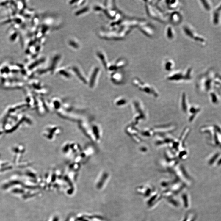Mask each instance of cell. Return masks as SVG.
Listing matches in <instances>:
<instances>
[{"label":"cell","mask_w":221,"mask_h":221,"mask_svg":"<svg viewBox=\"0 0 221 221\" xmlns=\"http://www.w3.org/2000/svg\"><path fill=\"white\" fill-rule=\"evenodd\" d=\"M192 68L188 67L184 70H176L171 72L167 77V79L175 82L188 81L191 79Z\"/></svg>","instance_id":"obj_1"},{"label":"cell","mask_w":221,"mask_h":221,"mask_svg":"<svg viewBox=\"0 0 221 221\" xmlns=\"http://www.w3.org/2000/svg\"><path fill=\"white\" fill-rule=\"evenodd\" d=\"M62 151L64 154L78 155L82 149L79 144L76 142H67L64 144L62 147Z\"/></svg>","instance_id":"obj_2"},{"label":"cell","mask_w":221,"mask_h":221,"mask_svg":"<svg viewBox=\"0 0 221 221\" xmlns=\"http://www.w3.org/2000/svg\"><path fill=\"white\" fill-rule=\"evenodd\" d=\"M182 30L184 34L191 40H194L196 42H198V43H203L204 42V39L198 35V34L196 33V32L192 28L190 25L188 24H185L183 25Z\"/></svg>","instance_id":"obj_3"},{"label":"cell","mask_w":221,"mask_h":221,"mask_svg":"<svg viewBox=\"0 0 221 221\" xmlns=\"http://www.w3.org/2000/svg\"><path fill=\"white\" fill-rule=\"evenodd\" d=\"M62 129L56 125H50L47 126L44 131L45 137L50 140H54L57 136L61 134Z\"/></svg>","instance_id":"obj_4"},{"label":"cell","mask_w":221,"mask_h":221,"mask_svg":"<svg viewBox=\"0 0 221 221\" xmlns=\"http://www.w3.org/2000/svg\"><path fill=\"white\" fill-rule=\"evenodd\" d=\"M79 126L85 134L93 142L96 143L95 138L93 134L91 124L86 121L82 120L79 123Z\"/></svg>","instance_id":"obj_5"},{"label":"cell","mask_w":221,"mask_h":221,"mask_svg":"<svg viewBox=\"0 0 221 221\" xmlns=\"http://www.w3.org/2000/svg\"><path fill=\"white\" fill-rule=\"evenodd\" d=\"M56 112L59 116L65 119L72 121L80 120V117L79 115L74 114L71 111L66 110L62 107Z\"/></svg>","instance_id":"obj_6"},{"label":"cell","mask_w":221,"mask_h":221,"mask_svg":"<svg viewBox=\"0 0 221 221\" xmlns=\"http://www.w3.org/2000/svg\"><path fill=\"white\" fill-rule=\"evenodd\" d=\"M132 82L134 85L139 87L140 90L149 93L152 92H154V93H155V91L153 87L146 83L143 82L139 78H134Z\"/></svg>","instance_id":"obj_7"},{"label":"cell","mask_w":221,"mask_h":221,"mask_svg":"<svg viewBox=\"0 0 221 221\" xmlns=\"http://www.w3.org/2000/svg\"><path fill=\"white\" fill-rule=\"evenodd\" d=\"M93 134L95 138L96 143H99L102 138V130L101 126L98 124L93 123L91 124Z\"/></svg>","instance_id":"obj_8"},{"label":"cell","mask_w":221,"mask_h":221,"mask_svg":"<svg viewBox=\"0 0 221 221\" xmlns=\"http://www.w3.org/2000/svg\"><path fill=\"white\" fill-rule=\"evenodd\" d=\"M170 21L173 25H178L181 22L182 16L181 14L178 11H175L170 16Z\"/></svg>","instance_id":"obj_9"},{"label":"cell","mask_w":221,"mask_h":221,"mask_svg":"<svg viewBox=\"0 0 221 221\" xmlns=\"http://www.w3.org/2000/svg\"><path fill=\"white\" fill-rule=\"evenodd\" d=\"M165 35L167 40H173L175 39L176 37V33L175 29L173 26L170 25H168L166 26L165 28Z\"/></svg>","instance_id":"obj_10"},{"label":"cell","mask_w":221,"mask_h":221,"mask_svg":"<svg viewBox=\"0 0 221 221\" xmlns=\"http://www.w3.org/2000/svg\"><path fill=\"white\" fill-rule=\"evenodd\" d=\"M139 27H140V30L147 35L149 37H152L153 35L154 34V30L152 29V27L147 24L146 23L140 26Z\"/></svg>","instance_id":"obj_11"},{"label":"cell","mask_w":221,"mask_h":221,"mask_svg":"<svg viewBox=\"0 0 221 221\" xmlns=\"http://www.w3.org/2000/svg\"><path fill=\"white\" fill-rule=\"evenodd\" d=\"M175 62L173 60L171 59H167L164 61L163 67L165 70L168 72L173 71L175 68Z\"/></svg>","instance_id":"obj_12"},{"label":"cell","mask_w":221,"mask_h":221,"mask_svg":"<svg viewBox=\"0 0 221 221\" xmlns=\"http://www.w3.org/2000/svg\"><path fill=\"white\" fill-rule=\"evenodd\" d=\"M127 61L124 59H121L117 60L115 63V65L111 66V70H116L119 68L125 67L127 65Z\"/></svg>","instance_id":"obj_13"},{"label":"cell","mask_w":221,"mask_h":221,"mask_svg":"<svg viewBox=\"0 0 221 221\" xmlns=\"http://www.w3.org/2000/svg\"><path fill=\"white\" fill-rule=\"evenodd\" d=\"M167 7L171 10H176L179 6V1H165Z\"/></svg>","instance_id":"obj_14"},{"label":"cell","mask_w":221,"mask_h":221,"mask_svg":"<svg viewBox=\"0 0 221 221\" xmlns=\"http://www.w3.org/2000/svg\"><path fill=\"white\" fill-rule=\"evenodd\" d=\"M112 79L116 83H120L123 80V75L121 73L115 72L112 75Z\"/></svg>","instance_id":"obj_15"},{"label":"cell","mask_w":221,"mask_h":221,"mask_svg":"<svg viewBox=\"0 0 221 221\" xmlns=\"http://www.w3.org/2000/svg\"><path fill=\"white\" fill-rule=\"evenodd\" d=\"M219 156V153H216L215 155H214V156L210 159L209 162V164L210 165H212L215 162V160L218 158Z\"/></svg>","instance_id":"obj_16"},{"label":"cell","mask_w":221,"mask_h":221,"mask_svg":"<svg viewBox=\"0 0 221 221\" xmlns=\"http://www.w3.org/2000/svg\"><path fill=\"white\" fill-rule=\"evenodd\" d=\"M211 97H212L213 102L216 103L217 101V97L215 95L214 93H212V94H211Z\"/></svg>","instance_id":"obj_17"},{"label":"cell","mask_w":221,"mask_h":221,"mask_svg":"<svg viewBox=\"0 0 221 221\" xmlns=\"http://www.w3.org/2000/svg\"><path fill=\"white\" fill-rule=\"evenodd\" d=\"M217 165H221V159L219 160V162H218Z\"/></svg>","instance_id":"obj_18"}]
</instances>
